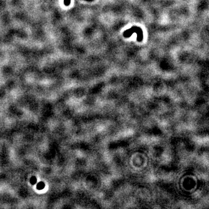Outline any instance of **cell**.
<instances>
[{
    "label": "cell",
    "mask_w": 209,
    "mask_h": 209,
    "mask_svg": "<svg viewBox=\"0 0 209 209\" xmlns=\"http://www.w3.org/2000/svg\"><path fill=\"white\" fill-rule=\"evenodd\" d=\"M44 184L43 183H40L38 185H37V188L39 189H42L44 188Z\"/></svg>",
    "instance_id": "6da1fadb"
},
{
    "label": "cell",
    "mask_w": 209,
    "mask_h": 209,
    "mask_svg": "<svg viewBox=\"0 0 209 209\" xmlns=\"http://www.w3.org/2000/svg\"><path fill=\"white\" fill-rule=\"evenodd\" d=\"M36 182V177H33L31 178V184H34Z\"/></svg>",
    "instance_id": "7a4b0ae2"
}]
</instances>
